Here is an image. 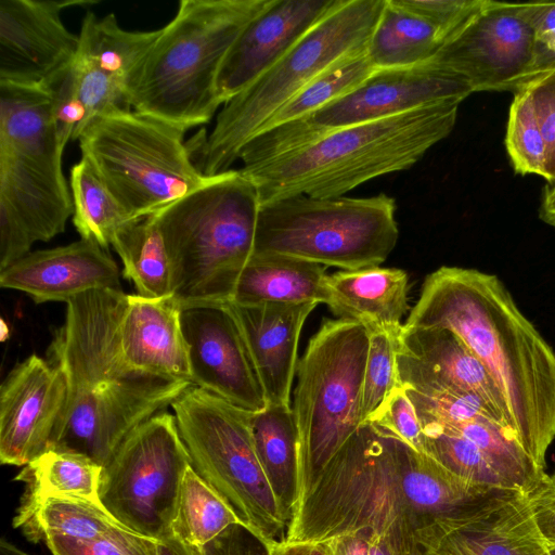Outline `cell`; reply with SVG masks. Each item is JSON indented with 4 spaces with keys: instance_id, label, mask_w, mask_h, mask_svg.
Wrapping results in <instances>:
<instances>
[{
    "instance_id": "obj_1",
    "label": "cell",
    "mask_w": 555,
    "mask_h": 555,
    "mask_svg": "<svg viewBox=\"0 0 555 555\" xmlns=\"http://www.w3.org/2000/svg\"><path fill=\"white\" fill-rule=\"evenodd\" d=\"M504 491L465 481L365 423L299 498L285 539L326 541L366 529L399 555H421L416 531L436 520L462 517Z\"/></svg>"
},
{
    "instance_id": "obj_2",
    "label": "cell",
    "mask_w": 555,
    "mask_h": 555,
    "mask_svg": "<svg viewBox=\"0 0 555 555\" xmlns=\"http://www.w3.org/2000/svg\"><path fill=\"white\" fill-rule=\"evenodd\" d=\"M406 327L457 335L500 388L513 434L545 469L555 439V351L494 274L440 267L428 274Z\"/></svg>"
},
{
    "instance_id": "obj_3",
    "label": "cell",
    "mask_w": 555,
    "mask_h": 555,
    "mask_svg": "<svg viewBox=\"0 0 555 555\" xmlns=\"http://www.w3.org/2000/svg\"><path fill=\"white\" fill-rule=\"evenodd\" d=\"M126 301L127 295L115 289L74 297L48 349V361L67 383L50 449L81 453L102 467L133 429L166 411L192 385L134 370L125 361L119 324Z\"/></svg>"
},
{
    "instance_id": "obj_4",
    "label": "cell",
    "mask_w": 555,
    "mask_h": 555,
    "mask_svg": "<svg viewBox=\"0 0 555 555\" xmlns=\"http://www.w3.org/2000/svg\"><path fill=\"white\" fill-rule=\"evenodd\" d=\"M461 102L343 127L271 162L238 170L260 205L294 195L343 197L374 178L413 167L453 130Z\"/></svg>"
},
{
    "instance_id": "obj_5",
    "label": "cell",
    "mask_w": 555,
    "mask_h": 555,
    "mask_svg": "<svg viewBox=\"0 0 555 555\" xmlns=\"http://www.w3.org/2000/svg\"><path fill=\"white\" fill-rule=\"evenodd\" d=\"M271 0H181L131 76V109L183 131L207 124L222 105L217 79L244 27Z\"/></svg>"
},
{
    "instance_id": "obj_6",
    "label": "cell",
    "mask_w": 555,
    "mask_h": 555,
    "mask_svg": "<svg viewBox=\"0 0 555 555\" xmlns=\"http://www.w3.org/2000/svg\"><path fill=\"white\" fill-rule=\"evenodd\" d=\"M49 90L0 81V270L64 232L74 212Z\"/></svg>"
},
{
    "instance_id": "obj_7",
    "label": "cell",
    "mask_w": 555,
    "mask_h": 555,
    "mask_svg": "<svg viewBox=\"0 0 555 555\" xmlns=\"http://www.w3.org/2000/svg\"><path fill=\"white\" fill-rule=\"evenodd\" d=\"M259 195L238 169L154 214L181 307L227 304L254 251Z\"/></svg>"
},
{
    "instance_id": "obj_8",
    "label": "cell",
    "mask_w": 555,
    "mask_h": 555,
    "mask_svg": "<svg viewBox=\"0 0 555 555\" xmlns=\"http://www.w3.org/2000/svg\"><path fill=\"white\" fill-rule=\"evenodd\" d=\"M386 0L344 2L269 70L228 101L209 134L190 150L207 177L231 169L246 142L319 74L352 53L365 51Z\"/></svg>"
},
{
    "instance_id": "obj_9",
    "label": "cell",
    "mask_w": 555,
    "mask_h": 555,
    "mask_svg": "<svg viewBox=\"0 0 555 555\" xmlns=\"http://www.w3.org/2000/svg\"><path fill=\"white\" fill-rule=\"evenodd\" d=\"M185 131L119 108L94 118L79 137L81 157L132 218L155 214L209 183L195 165Z\"/></svg>"
},
{
    "instance_id": "obj_10",
    "label": "cell",
    "mask_w": 555,
    "mask_h": 555,
    "mask_svg": "<svg viewBox=\"0 0 555 555\" xmlns=\"http://www.w3.org/2000/svg\"><path fill=\"white\" fill-rule=\"evenodd\" d=\"M396 199L314 198L299 194L260 205L253 255H279L358 270L383 263L396 247Z\"/></svg>"
},
{
    "instance_id": "obj_11",
    "label": "cell",
    "mask_w": 555,
    "mask_h": 555,
    "mask_svg": "<svg viewBox=\"0 0 555 555\" xmlns=\"http://www.w3.org/2000/svg\"><path fill=\"white\" fill-rule=\"evenodd\" d=\"M369 345L370 333L361 323L328 319L299 359L292 402L299 436L298 500L362 425Z\"/></svg>"
},
{
    "instance_id": "obj_12",
    "label": "cell",
    "mask_w": 555,
    "mask_h": 555,
    "mask_svg": "<svg viewBox=\"0 0 555 555\" xmlns=\"http://www.w3.org/2000/svg\"><path fill=\"white\" fill-rule=\"evenodd\" d=\"M193 469L269 545L287 524L259 462L250 412L191 385L171 404Z\"/></svg>"
},
{
    "instance_id": "obj_13",
    "label": "cell",
    "mask_w": 555,
    "mask_h": 555,
    "mask_svg": "<svg viewBox=\"0 0 555 555\" xmlns=\"http://www.w3.org/2000/svg\"><path fill=\"white\" fill-rule=\"evenodd\" d=\"M190 466L175 414L157 413L133 429L103 466L100 503L124 527L159 541L171 534Z\"/></svg>"
},
{
    "instance_id": "obj_14",
    "label": "cell",
    "mask_w": 555,
    "mask_h": 555,
    "mask_svg": "<svg viewBox=\"0 0 555 555\" xmlns=\"http://www.w3.org/2000/svg\"><path fill=\"white\" fill-rule=\"evenodd\" d=\"M535 42L520 3L486 0L433 61L464 77L474 92L514 94L530 78Z\"/></svg>"
},
{
    "instance_id": "obj_15",
    "label": "cell",
    "mask_w": 555,
    "mask_h": 555,
    "mask_svg": "<svg viewBox=\"0 0 555 555\" xmlns=\"http://www.w3.org/2000/svg\"><path fill=\"white\" fill-rule=\"evenodd\" d=\"M180 309L192 385L250 413L266 409L264 392L228 302Z\"/></svg>"
},
{
    "instance_id": "obj_16",
    "label": "cell",
    "mask_w": 555,
    "mask_h": 555,
    "mask_svg": "<svg viewBox=\"0 0 555 555\" xmlns=\"http://www.w3.org/2000/svg\"><path fill=\"white\" fill-rule=\"evenodd\" d=\"M473 92L464 77L430 60L376 69L354 90L306 117L332 131L448 101L462 102Z\"/></svg>"
},
{
    "instance_id": "obj_17",
    "label": "cell",
    "mask_w": 555,
    "mask_h": 555,
    "mask_svg": "<svg viewBox=\"0 0 555 555\" xmlns=\"http://www.w3.org/2000/svg\"><path fill=\"white\" fill-rule=\"evenodd\" d=\"M397 369L403 388L426 396L450 391L477 397L511 429L500 388L482 362L450 330L403 325L398 337Z\"/></svg>"
},
{
    "instance_id": "obj_18",
    "label": "cell",
    "mask_w": 555,
    "mask_h": 555,
    "mask_svg": "<svg viewBox=\"0 0 555 555\" xmlns=\"http://www.w3.org/2000/svg\"><path fill=\"white\" fill-rule=\"evenodd\" d=\"M91 0H1L0 81L43 85L70 64L79 37L69 31L62 13Z\"/></svg>"
},
{
    "instance_id": "obj_19",
    "label": "cell",
    "mask_w": 555,
    "mask_h": 555,
    "mask_svg": "<svg viewBox=\"0 0 555 555\" xmlns=\"http://www.w3.org/2000/svg\"><path fill=\"white\" fill-rule=\"evenodd\" d=\"M67 401L62 371L37 354L17 364L0 389V461L25 466L50 449Z\"/></svg>"
},
{
    "instance_id": "obj_20",
    "label": "cell",
    "mask_w": 555,
    "mask_h": 555,
    "mask_svg": "<svg viewBox=\"0 0 555 555\" xmlns=\"http://www.w3.org/2000/svg\"><path fill=\"white\" fill-rule=\"evenodd\" d=\"M428 555H550L524 493L504 491L470 513L441 519L416 531Z\"/></svg>"
},
{
    "instance_id": "obj_21",
    "label": "cell",
    "mask_w": 555,
    "mask_h": 555,
    "mask_svg": "<svg viewBox=\"0 0 555 555\" xmlns=\"http://www.w3.org/2000/svg\"><path fill=\"white\" fill-rule=\"evenodd\" d=\"M344 0H271L241 31L219 70L224 105L279 62Z\"/></svg>"
},
{
    "instance_id": "obj_22",
    "label": "cell",
    "mask_w": 555,
    "mask_h": 555,
    "mask_svg": "<svg viewBox=\"0 0 555 555\" xmlns=\"http://www.w3.org/2000/svg\"><path fill=\"white\" fill-rule=\"evenodd\" d=\"M0 285L28 294L36 304L67 302L95 289L122 291L115 260L98 243L82 238L30 251L0 270Z\"/></svg>"
},
{
    "instance_id": "obj_23",
    "label": "cell",
    "mask_w": 555,
    "mask_h": 555,
    "mask_svg": "<svg viewBox=\"0 0 555 555\" xmlns=\"http://www.w3.org/2000/svg\"><path fill=\"white\" fill-rule=\"evenodd\" d=\"M317 302H228L261 384L268 404L291 405L304 324Z\"/></svg>"
},
{
    "instance_id": "obj_24",
    "label": "cell",
    "mask_w": 555,
    "mask_h": 555,
    "mask_svg": "<svg viewBox=\"0 0 555 555\" xmlns=\"http://www.w3.org/2000/svg\"><path fill=\"white\" fill-rule=\"evenodd\" d=\"M175 298L127 295L119 324L125 361L134 370L191 383L188 345ZM192 384V383H191Z\"/></svg>"
},
{
    "instance_id": "obj_25",
    "label": "cell",
    "mask_w": 555,
    "mask_h": 555,
    "mask_svg": "<svg viewBox=\"0 0 555 555\" xmlns=\"http://www.w3.org/2000/svg\"><path fill=\"white\" fill-rule=\"evenodd\" d=\"M326 306L339 319L353 320L367 331L400 332L409 309V276L397 268L371 267L327 275Z\"/></svg>"
},
{
    "instance_id": "obj_26",
    "label": "cell",
    "mask_w": 555,
    "mask_h": 555,
    "mask_svg": "<svg viewBox=\"0 0 555 555\" xmlns=\"http://www.w3.org/2000/svg\"><path fill=\"white\" fill-rule=\"evenodd\" d=\"M158 35L159 29H124L114 13L100 18L89 11L78 34L75 63L83 74L114 87L127 99L129 80Z\"/></svg>"
},
{
    "instance_id": "obj_27",
    "label": "cell",
    "mask_w": 555,
    "mask_h": 555,
    "mask_svg": "<svg viewBox=\"0 0 555 555\" xmlns=\"http://www.w3.org/2000/svg\"><path fill=\"white\" fill-rule=\"evenodd\" d=\"M326 267L322 264L279 255H253L240 275L230 302L326 305Z\"/></svg>"
},
{
    "instance_id": "obj_28",
    "label": "cell",
    "mask_w": 555,
    "mask_h": 555,
    "mask_svg": "<svg viewBox=\"0 0 555 555\" xmlns=\"http://www.w3.org/2000/svg\"><path fill=\"white\" fill-rule=\"evenodd\" d=\"M256 452L288 524L298 500L299 436L292 405L268 404L250 415Z\"/></svg>"
},
{
    "instance_id": "obj_29",
    "label": "cell",
    "mask_w": 555,
    "mask_h": 555,
    "mask_svg": "<svg viewBox=\"0 0 555 555\" xmlns=\"http://www.w3.org/2000/svg\"><path fill=\"white\" fill-rule=\"evenodd\" d=\"M13 526L33 542L49 534L94 539L124 527L100 502L72 496L22 501Z\"/></svg>"
},
{
    "instance_id": "obj_30",
    "label": "cell",
    "mask_w": 555,
    "mask_h": 555,
    "mask_svg": "<svg viewBox=\"0 0 555 555\" xmlns=\"http://www.w3.org/2000/svg\"><path fill=\"white\" fill-rule=\"evenodd\" d=\"M442 44L430 24L386 0L366 54L375 69L408 67L433 60Z\"/></svg>"
},
{
    "instance_id": "obj_31",
    "label": "cell",
    "mask_w": 555,
    "mask_h": 555,
    "mask_svg": "<svg viewBox=\"0 0 555 555\" xmlns=\"http://www.w3.org/2000/svg\"><path fill=\"white\" fill-rule=\"evenodd\" d=\"M111 245L122 261L124 278L134 284L139 296H172L170 262L154 214L127 222Z\"/></svg>"
},
{
    "instance_id": "obj_32",
    "label": "cell",
    "mask_w": 555,
    "mask_h": 555,
    "mask_svg": "<svg viewBox=\"0 0 555 555\" xmlns=\"http://www.w3.org/2000/svg\"><path fill=\"white\" fill-rule=\"evenodd\" d=\"M102 468L81 453L50 449L25 465L15 479L27 483L23 501L72 496L100 502Z\"/></svg>"
},
{
    "instance_id": "obj_33",
    "label": "cell",
    "mask_w": 555,
    "mask_h": 555,
    "mask_svg": "<svg viewBox=\"0 0 555 555\" xmlns=\"http://www.w3.org/2000/svg\"><path fill=\"white\" fill-rule=\"evenodd\" d=\"M435 428L449 429L470 440L490 465L524 494L532 490L545 474V469L527 453L512 430L490 417L480 416L461 424L425 430Z\"/></svg>"
},
{
    "instance_id": "obj_34",
    "label": "cell",
    "mask_w": 555,
    "mask_h": 555,
    "mask_svg": "<svg viewBox=\"0 0 555 555\" xmlns=\"http://www.w3.org/2000/svg\"><path fill=\"white\" fill-rule=\"evenodd\" d=\"M73 223L82 240L107 249L115 233L133 220L112 195L91 165L80 158L70 169Z\"/></svg>"
},
{
    "instance_id": "obj_35",
    "label": "cell",
    "mask_w": 555,
    "mask_h": 555,
    "mask_svg": "<svg viewBox=\"0 0 555 555\" xmlns=\"http://www.w3.org/2000/svg\"><path fill=\"white\" fill-rule=\"evenodd\" d=\"M236 522L241 521L233 511L190 466L182 479L171 534L189 546H202Z\"/></svg>"
},
{
    "instance_id": "obj_36",
    "label": "cell",
    "mask_w": 555,
    "mask_h": 555,
    "mask_svg": "<svg viewBox=\"0 0 555 555\" xmlns=\"http://www.w3.org/2000/svg\"><path fill=\"white\" fill-rule=\"evenodd\" d=\"M375 70L366 50L343 57L312 79L272 115L258 132L289 120L310 116L354 90Z\"/></svg>"
},
{
    "instance_id": "obj_37",
    "label": "cell",
    "mask_w": 555,
    "mask_h": 555,
    "mask_svg": "<svg viewBox=\"0 0 555 555\" xmlns=\"http://www.w3.org/2000/svg\"><path fill=\"white\" fill-rule=\"evenodd\" d=\"M423 434L424 453L455 476L483 488L515 490L490 465L477 446L464 436L443 428L425 430Z\"/></svg>"
},
{
    "instance_id": "obj_38",
    "label": "cell",
    "mask_w": 555,
    "mask_h": 555,
    "mask_svg": "<svg viewBox=\"0 0 555 555\" xmlns=\"http://www.w3.org/2000/svg\"><path fill=\"white\" fill-rule=\"evenodd\" d=\"M505 146L518 175L545 177V143L527 93L519 89L509 106Z\"/></svg>"
},
{
    "instance_id": "obj_39",
    "label": "cell",
    "mask_w": 555,
    "mask_h": 555,
    "mask_svg": "<svg viewBox=\"0 0 555 555\" xmlns=\"http://www.w3.org/2000/svg\"><path fill=\"white\" fill-rule=\"evenodd\" d=\"M369 333L370 345L361 400L362 425L399 386L397 349L400 332L374 330Z\"/></svg>"
},
{
    "instance_id": "obj_40",
    "label": "cell",
    "mask_w": 555,
    "mask_h": 555,
    "mask_svg": "<svg viewBox=\"0 0 555 555\" xmlns=\"http://www.w3.org/2000/svg\"><path fill=\"white\" fill-rule=\"evenodd\" d=\"M41 86L50 92L55 133L64 150L69 141L79 139L91 121L80 93L74 61Z\"/></svg>"
},
{
    "instance_id": "obj_41",
    "label": "cell",
    "mask_w": 555,
    "mask_h": 555,
    "mask_svg": "<svg viewBox=\"0 0 555 555\" xmlns=\"http://www.w3.org/2000/svg\"><path fill=\"white\" fill-rule=\"evenodd\" d=\"M44 543L52 555H157L158 541L121 527L94 539L49 534Z\"/></svg>"
},
{
    "instance_id": "obj_42",
    "label": "cell",
    "mask_w": 555,
    "mask_h": 555,
    "mask_svg": "<svg viewBox=\"0 0 555 555\" xmlns=\"http://www.w3.org/2000/svg\"><path fill=\"white\" fill-rule=\"evenodd\" d=\"M396 436L420 453L423 451V428L405 389L397 386L366 421Z\"/></svg>"
},
{
    "instance_id": "obj_43",
    "label": "cell",
    "mask_w": 555,
    "mask_h": 555,
    "mask_svg": "<svg viewBox=\"0 0 555 555\" xmlns=\"http://www.w3.org/2000/svg\"><path fill=\"white\" fill-rule=\"evenodd\" d=\"M430 24L443 43L460 31L486 0H395Z\"/></svg>"
},
{
    "instance_id": "obj_44",
    "label": "cell",
    "mask_w": 555,
    "mask_h": 555,
    "mask_svg": "<svg viewBox=\"0 0 555 555\" xmlns=\"http://www.w3.org/2000/svg\"><path fill=\"white\" fill-rule=\"evenodd\" d=\"M522 89L533 107L545 143L546 184H555V70L529 80Z\"/></svg>"
},
{
    "instance_id": "obj_45",
    "label": "cell",
    "mask_w": 555,
    "mask_h": 555,
    "mask_svg": "<svg viewBox=\"0 0 555 555\" xmlns=\"http://www.w3.org/2000/svg\"><path fill=\"white\" fill-rule=\"evenodd\" d=\"M185 546L190 555H270L269 544L241 522L232 524L202 546Z\"/></svg>"
},
{
    "instance_id": "obj_46",
    "label": "cell",
    "mask_w": 555,
    "mask_h": 555,
    "mask_svg": "<svg viewBox=\"0 0 555 555\" xmlns=\"http://www.w3.org/2000/svg\"><path fill=\"white\" fill-rule=\"evenodd\" d=\"M531 519L546 544L555 546V472L544 474L535 487L524 494Z\"/></svg>"
},
{
    "instance_id": "obj_47",
    "label": "cell",
    "mask_w": 555,
    "mask_h": 555,
    "mask_svg": "<svg viewBox=\"0 0 555 555\" xmlns=\"http://www.w3.org/2000/svg\"><path fill=\"white\" fill-rule=\"evenodd\" d=\"M374 532L359 530L326 540L331 555H370Z\"/></svg>"
},
{
    "instance_id": "obj_48",
    "label": "cell",
    "mask_w": 555,
    "mask_h": 555,
    "mask_svg": "<svg viewBox=\"0 0 555 555\" xmlns=\"http://www.w3.org/2000/svg\"><path fill=\"white\" fill-rule=\"evenodd\" d=\"M520 7L537 38L555 31V2L537 1L520 3Z\"/></svg>"
},
{
    "instance_id": "obj_49",
    "label": "cell",
    "mask_w": 555,
    "mask_h": 555,
    "mask_svg": "<svg viewBox=\"0 0 555 555\" xmlns=\"http://www.w3.org/2000/svg\"><path fill=\"white\" fill-rule=\"evenodd\" d=\"M552 70H555V31L537 38L529 80Z\"/></svg>"
},
{
    "instance_id": "obj_50",
    "label": "cell",
    "mask_w": 555,
    "mask_h": 555,
    "mask_svg": "<svg viewBox=\"0 0 555 555\" xmlns=\"http://www.w3.org/2000/svg\"><path fill=\"white\" fill-rule=\"evenodd\" d=\"M270 555H331L325 541L280 540L269 545Z\"/></svg>"
},
{
    "instance_id": "obj_51",
    "label": "cell",
    "mask_w": 555,
    "mask_h": 555,
    "mask_svg": "<svg viewBox=\"0 0 555 555\" xmlns=\"http://www.w3.org/2000/svg\"><path fill=\"white\" fill-rule=\"evenodd\" d=\"M539 218L555 229V184H545L539 207Z\"/></svg>"
},
{
    "instance_id": "obj_52",
    "label": "cell",
    "mask_w": 555,
    "mask_h": 555,
    "mask_svg": "<svg viewBox=\"0 0 555 555\" xmlns=\"http://www.w3.org/2000/svg\"><path fill=\"white\" fill-rule=\"evenodd\" d=\"M157 555H190L184 543L170 534L158 541Z\"/></svg>"
},
{
    "instance_id": "obj_53",
    "label": "cell",
    "mask_w": 555,
    "mask_h": 555,
    "mask_svg": "<svg viewBox=\"0 0 555 555\" xmlns=\"http://www.w3.org/2000/svg\"><path fill=\"white\" fill-rule=\"evenodd\" d=\"M370 555H399L392 545L374 533Z\"/></svg>"
},
{
    "instance_id": "obj_54",
    "label": "cell",
    "mask_w": 555,
    "mask_h": 555,
    "mask_svg": "<svg viewBox=\"0 0 555 555\" xmlns=\"http://www.w3.org/2000/svg\"><path fill=\"white\" fill-rule=\"evenodd\" d=\"M0 555H30L5 539L0 541Z\"/></svg>"
},
{
    "instance_id": "obj_55",
    "label": "cell",
    "mask_w": 555,
    "mask_h": 555,
    "mask_svg": "<svg viewBox=\"0 0 555 555\" xmlns=\"http://www.w3.org/2000/svg\"><path fill=\"white\" fill-rule=\"evenodd\" d=\"M0 324H1L0 325V328H1L0 330V338H1L2 341H4L5 339L9 338L10 331H9V326H8V324L5 323L4 320H1Z\"/></svg>"
},
{
    "instance_id": "obj_56",
    "label": "cell",
    "mask_w": 555,
    "mask_h": 555,
    "mask_svg": "<svg viewBox=\"0 0 555 555\" xmlns=\"http://www.w3.org/2000/svg\"><path fill=\"white\" fill-rule=\"evenodd\" d=\"M550 555H555V546L548 548Z\"/></svg>"
},
{
    "instance_id": "obj_57",
    "label": "cell",
    "mask_w": 555,
    "mask_h": 555,
    "mask_svg": "<svg viewBox=\"0 0 555 555\" xmlns=\"http://www.w3.org/2000/svg\"><path fill=\"white\" fill-rule=\"evenodd\" d=\"M422 555H428V554H426V553L423 551Z\"/></svg>"
}]
</instances>
